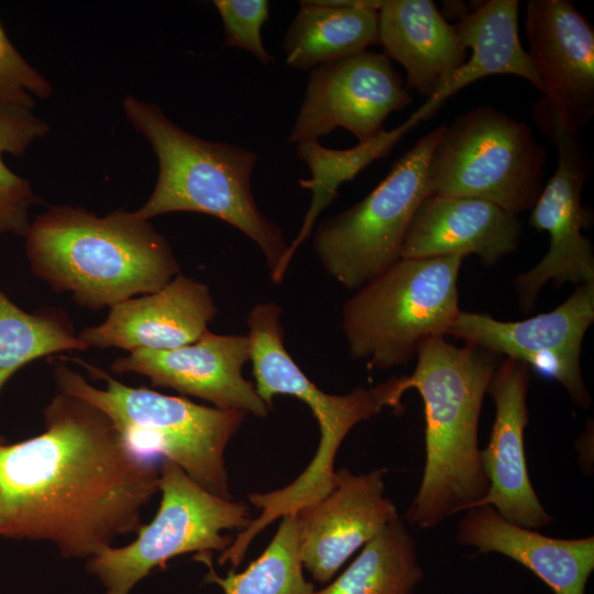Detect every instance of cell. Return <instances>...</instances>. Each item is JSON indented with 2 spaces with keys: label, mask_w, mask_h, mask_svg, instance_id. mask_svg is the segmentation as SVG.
I'll use <instances>...</instances> for the list:
<instances>
[{
  "label": "cell",
  "mask_w": 594,
  "mask_h": 594,
  "mask_svg": "<svg viewBox=\"0 0 594 594\" xmlns=\"http://www.w3.org/2000/svg\"><path fill=\"white\" fill-rule=\"evenodd\" d=\"M43 413L42 433L0 443V538L45 540L65 558L89 559L139 531L160 470L82 399L59 392Z\"/></svg>",
  "instance_id": "obj_1"
},
{
  "label": "cell",
  "mask_w": 594,
  "mask_h": 594,
  "mask_svg": "<svg viewBox=\"0 0 594 594\" xmlns=\"http://www.w3.org/2000/svg\"><path fill=\"white\" fill-rule=\"evenodd\" d=\"M493 354L469 343L455 346L444 336L431 337L418 345L414 372L398 378L402 395L417 389L425 409V466L405 515L418 529L472 508L488 492L479 421L496 370Z\"/></svg>",
  "instance_id": "obj_2"
},
{
  "label": "cell",
  "mask_w": 594,
  "mask_h": 594,
  "mask_svg": "<svg viewBox=\"0 0 594 594\" xmlns=\"http://www.w3.org/2000/svg\"><path fill=\"white\" fill-rule=\"evenodd\" d=\"M25 238L32 272L90 309L154 293L179 272L167 240L135 211L97 217L54 207L30 223Z\"/></svg>",
  "instance_id": "obj_3"
},
{
  "label": "cell",
  "mask_w": 594,
  "mask_h": 594,
  "mask_svg": "<svg viewBox=\"0 0 594 594\" xmlns=\"http://www.w3.org/2000/svg\"><path fill=\"white\" fill-rule=\"evenodd\" d=\"M123 110L150 142L158 176L153 193L135 211L144 220L190 211L229 223L257 244L271 274L283 261L287 245L280 228L258 209L251 187L257 154L245 147L211 142L169 120L157 106L128 96Z\"/></svg>",
  "instance_id": "obj_4"
},
{
  "label": "cell",
  "mask_w": 594,
  "mask_h": 594,
  "mask_svg": "<svg viewBox=\"0 0 594 594\" xmlns=\"http://www.w3.org/2000/svg\"><path fill=\"white\" fill-rule=\"evenodd\" d=\"M282 309L274 302L256 304L248 315L255 389L271 408L275 395H290L308 405L320 429L314 459L295 481L267 493H251L249 501L261 510L246 528L255 537L267 525L327 495L337 484L334 459L349 431L385 407H400L398 378L376 386L356 387L345 395L322 392L295 363L284 346Z\"/></svg>",
  "instance_id": "obj_5"
},
{
  "label": "cell",
  "mask_w": 594,
  "mask_h": 594,
  "mask_svg": "<svg viewBox=\"0 0 594 594\" xmlns=\"http://www.w3.org/2000/svg\"><path fill=\"white\" fill-rule=\"evenodd\" d=\"M106 388L89 384L66 363H52L61 393L82 399L105 413L125 443L146 459L163 457L208 492L231 499L224 450L245 413L198 405L146 387H131L106 371L76 360Z\"/></svg>",
  "instance_id": "obj_6"
},
{
  "label": "cell",
  "mask_w": 594,
  "mask_h": 594,
  "mask_svg": "<svg viewBox=\"0 0 594 594\" xmlns=\"http://www.w3.org/2000/svg\"><path fill=\"white\" fill-rule=\"evenodd\" d=\"M463 255L400 258L358 289L342 310L351 358L370 369L407 364L428 338L446 336L460 314Z\"/></svg>",
  "instance_id": "obj_7"
},
{
  "label": "cell",
  "mask_w": 594,
  "mask_h": 594,
  "mask_svg": "<svg viewBox=\"0 0 594 594\" xmlns=\"http://www.w3.org/2000/svg\"><path fill=\"white\" fill-rule=\"evenodd\" d=\"M547 152L522 121L480 106L442 125L431 154L429 196L493 202L517 217L541 190Z\"/></svg>",
  "instance_id": "obj_8"
},
{
  "label": "cell",
  "mask_w": 594,
  "mask_h": 594,
  "mask_svg": "<svg viewBox=\"0 0 594 594\" xmlns=\"http://www.w3.org/2000/svg\"><path fill=\"white\" fill-rule=\"evenodd\" d=\"M158 510L138 537L123 547H108L88 559L87 570L101 582L105 594H130L156 568L177 556L224 551L233 542L226 530L243 531L252 521L244 502L215 495L175 463L163 460Z\"/></svg>",
  "instance_id": "obj_9"
},
{
  "label": "cell",
  "mask_w": 594,
  "mask_h": 594,
  "mask_svg": "<svg viewBox=\"0 0 594 594\" xmlns=\"http://www.w3.org/2000/svg\"><path fill=\"white\" fill-rule=\"evenodd\" d=\"M441 130L420 138L365 198L318 226L316 254L345 288L360 289L400 260L410 222L428 197V165Z\"/></svg>",
  "instance_id": "obj_10"
},
{
  "label": "cell",
  "mask_w": 594,
  "mask_h": 594,
  "mask_svg": "<svg viewBox=\"0 0 594 594\" xmlns=\"http://www.w3.org/2000/svg\"><path fill=\"white\" fill-rule=\"evenodd\" d=\"M532 116L556 145L558 164L529 218L532 228L549 234V250L538 264L514 279L519 305L525 311L532 309L540 289L548 282L557 287L566 283L578 286L594 282L593 245L582 233L587 215L581 197L590 168L581 129L544 98L536 102Z\"/></svg>",
  "instance_id": "obj_11"
},
{
  "label": "cell",
  "mask_w": 594,
  "mask_h": 594,
  "mask_svg": "<svg viewBox=\"0 0 594 594\" xmlns=\"http://www.w3.org/2000/svg\"><path fill=\"white\" fill-rule=\"evenodd\" d=\"M593 322L594 282L575 286L556 309L521 321L461 310L447 334L538 370L560 383L575 405L588 409L592 397L581 370V350Z\"/></svg>",
  "instance_id": "obj_12"
},
{
  "label": "cell",
  "mask_w": 594,
  "mask_h": 594,
  "mask_svg": "<svg viewBox=\"0 0 594 594\" xmlns=\"http://www.w3.org/2000/svg\"><path fill=\"white\" fill-rule=\"evenodd\" d=\"M411 103L391 59L366 50L311 69L287 140L292 144L318 140L343 128L364 142L384 130L392 112Z\"/></svg>",
  "instance_id": "obj_13"
},
{
  "label": "cell",
  "mask_w": 594,
  "mask_h": 594,
  "mask_svg": "<svg viewBox=\"0 0 594 594\" xmlns=\"http://www.w3.org/2000/svg\"><path fill=\"white\" fill-rule=\"evenodd\" d=\"M386 472L339 470L332 491L296 514L301 562L314 581H332L355 551L399 517L384 495Z\"/></svg>",
  "instance_id": "obj_14"
},
{
  "label": "cell",
  "mask_w": 594,
  "mask_h": 594,
  "mask_svg": "<svg viewBox=\"0 0 594 594\" xmlns=\"http://www.w3.org/2000/svg\"><path fill=\"white\" fill-rule=\"evenodd\" d=\"M250 358L249 336L207 331L194 343L176 349L129 352L118 358L111 369L117 374L144 375L154 386L210 402L220 409L265 417L271 408L242 375Z\"/></svg>",
  "instance_id": "obj_15"
},
{
  "label": "cell",
  "mask_w": 594,
  "mask_h": 594,
  "mask_svg": "<svg viewBox=\"0 0 594 594\" xmlns=\"http://www.w3.org/2000/svg\"><path fill=\"white\" fill-rule=\"evenodd\" d=\"M529 367L509 358L496 366L490 381L487 394L495 405V419L490 442L481 449L490 488L473 507L490 505L507 520L539 530L554 518L541 504L528 471L524 433L529 422Z\"/></svg>",
  "instance_id": "obj_16"
},
{
  "label": "cell",
  "mask_w": 594,
  "mask_h": 594,
  "mask_svg": "<svg viewBox=\"0 0 594 594\" xmlns=\"http://www.w3.org/2000/svg\"><path fill=\"white\" fill-rule=\"evenodd\" d=\"M525 29L543 98L582 129L594 110L592 24L571 1L530 0Z\"/></svg>",
  "instance_id": "obj_17"
},
{
  "label": "cell",
  "mask_w": 594,
  "mask_h": 594,
  "mask_svg": "<svg viewBox=\"0 0 594 594\" xmlns=\"http://www.w3.org/2000/svg\"><path fill=\"white\" fill-rule=\"evenodd\" d=\"M217 307L207 285L177 274L161 289L110 307L107 319L80 331L88 348L165 351L194 343Z\"/></svg>",
  "instance_id": "obj_18"
},
{
  "label": "cell",
  "mask_w": 594,
  "mask_h": 594,
  "mask_svg": "<svg viewBox=\"0 0 594 594\" xmlns=\"http://www.w3.org/2000/svg\"><path fill=\"white\" fill-rule=\"evenodd\" d=\"M457 542L477 553H497L521 564L554 594H585L594 571V537L554 538L504 518L494 507L465 510Z\"/></svg>",
  "instance_id": "obj_19"
},
{
  "label": "cell",
  "mask_w": 594,
  "mask_h": 594,
  "mask_svg": "<svg viewBox=\"0 0 594 594\" xmlns=\"http://www.w3.org/2000/svg\"><path fill=\"white\" fill-rule=\"evenodd\" d=\"M521 234L517 217L493 202L429 196L410 222L400 258L476 254L490 267L517 249Z\"/></svg>",
  "instance_id": "obj_20"
},
{
  "label": "cell",
  "mask_w": 594,
  "mask_h": 594,
  "mask_svg": "<svg viewBox=\"0 0 594 594\" xmlns=\"http://www.w3.org/2000/svg\"><path fill=\"white\" fill-rule=\"evenodd\" d=\"M378 44L406 70L407 89L427 99L466 62L453 24L430 0H387L378 11Z\"/></svg>",
  "instance_id": "obj_21"
},
{
  "label": "cell",
  "mask_w": 594,
  "mask_h": 594,
  "mask_svg": "<svg viewBox=\"0 0 594 594\" xmlns=\"http://www.w3.org/2000/svg\"><path fill=\"white\" fill-rule=\"evenodd\" d=\"M518 8L517 0H488L460 15L453 25L463 47L472 54L454 77L418 109L425 119L464 87L492 75L520 77L543 94L542 81L519 38Z\"/></svg>",
  "instance_id": "obj_22"
},
{
  "label": "cell",
  "mask_w": 594,
  "mask_h": 594,
  "mask_svg": "<svg viewBox=\"0 0 594 594\" xmlns=\"http://www.w3.org/2000/svg\"><path fill=\"white\" fill-rule=\"evenodd\" d=\"M385 1H300L283 40L285 62L312 69L378 44V11Z\"/></svg>",
  "instance_id": "obj_23"
},
{
  "label": "cell",
  "mask_w": 594,
  "mask_h": 594,
  "mask_svg": "<svg viewBox=\"0 0 594 594\" xmlns=\"http://www.w3.org/2000/svg\"><path fill=\"white\" fill-rule=\"evenodd\" d=\"M422 120V116L416 110L395 129L382 130L372 139L359 142L346 150L324 147L318 140L295 144L298 157L307 164L311 174L309 179H299V185L309 189L312 198L299 233L288 245L283 261L271 275L275 283L282 282L296 250L310 235L320 212L336 199L340 185L352 180L374 161L388 156L402 138Z\"/></svg>",
  "instance_id": "obj_24"
},
{
  "label": "cell",
  "mask_w": 594,
  "mask_h": 594,
  "mask_svg": "<svg viewBox=\"0 0 594 594\" xmlns=\"http://www.w3.org/2000/svg\"><path fill=\"white\" fill-rule=\"evenodd\" d=\"M422 578L415 538L398 517L315 594H416Z\"/></svg>",
  "instance_id": "obj_25"
},
{
  "label": "cell",
  "mask_w": 594,
  "mask_h": 594,
  "mask_svg": "<svg viewBox=\"0 0 594 594\" xmlns=\"http://www.w3.org/2000/svg\"><path fill=\"white\" fill-rule=\"evenodd\" d=\"M263 553L242 572L231 570L220 576L212 566L211 553H197L205 563L206 582L218 584L224 594H315V585L305 579L299 552L296 515H285Z\"/></svg>",
  "instance_id": "obj_26"
},
{
  "label": "cell",
  "mask_w": 594,
  "mask_h": 594,
  "mask_svg": "<svg viewBox=\"0 0 594 594\" xmlns=\"http://www.w3.org/2000/svg\"><path fill=\"white\" fill-rule=\"evenodd\" d=\"M86 349L65 315L26 312L0 288V391L19 369L36 359ZM0 443H4L1 435Z\"/></svg>",
  "instance_id": "obj_27"
},
{
  "label": "cell",
  "mask_w": 594,
  "mask_h": 594,
  "mask_svg": "<svg viewBox=\"0 0 594 594\" xmlns=\"http://www.w3.org/2000/svg\"><path fill=\"white\" fill-rule=\"evenodd\" d=\"M47 130L32 108L0 102V233L25 237L35 201L30 183L6 165L3 155H22Z\"/></svg>",
  "instance_id": "obj_28"
},
{
  "label": "cell",
  "mask_w": 594,
  "mask_h": 594,
  "mask_svg": "<svg viewBox=\"0 0 594 594\" xmlns=\"http://www.w3.org/2000/svg\"><path fill=\"white\" fill-rule=\"evenodd\" d=\"M224 29V46L250 52L270 66L274 57L263 44L262 29L268 18L266 0H215Z\"/></svg>",
  "instance_id": "obj_29"
},
{
  "label": "cell",
  "mask_w": 594,
  "mask_h": 594,
  "mask_svg": "<svg viewBox=\"0 0 594 594\" xmlns=\"http://www.w3.org/2000/svg\"><path fill=\"white\" fill-rule=\"evenodd\" d=\"M593 421L588 420L576 441L580 466L585 474L593 472Z\"/></svg>",
  "instance_id": "obj_30"
},
{
  "label": "cell",
  "mask_w": 594,
  "mask_h": 594,
  "mask_svg": "<svg viewBox=\"0 0 594 594\" xmlns=\"http://www.w3.org/2000/svg\"><path fill=\"white\" fill-rule=\"evenodd\" d=\"M0 26H2L1 20H0Z\"/></svg>",
  "instance_id": "obj_31"
}]
</instances>
